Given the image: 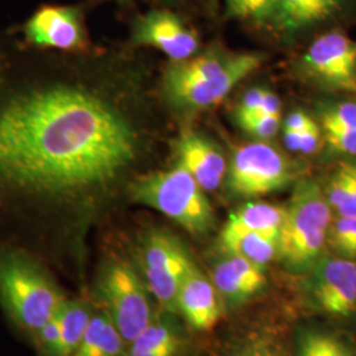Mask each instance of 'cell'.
Here are the masks:
<instances>
[{"label": "cell", "instance_id": "cell-34", "mask_svg": "<svg viewBox=\"0 0 356 356\" xmlns=\"http://www.w3.org/2000/svg\"><path fill=\"white\" fill-rule=\"evenodd\" d=\"M261 114L281 115L280 98L270 90L266 89L261 102Z\"/></svg>", "mask_w": 356, "mask_h": 356}, {"label": "cell", "instance_id": "cell-9", "mask_svg": "<svg viewBox=\"0 0 356 356\" xmlns=\"http://www.w3.org/2000/svg\"><path fill=\"white\" fill-rule=\"evenodd\" d=\"M26 45L42 51H88L90 38L83 13L76 6H44L22 26Z\"/></svg>", "mask_w": 356, "mask_h": 356}, {"label": "cell", "instance_id": "cell-12", "mask_svg": "<svg viewBox=\"0 0 356 356\" xmlns=\"http://www.w3.org/2000/svg\"><path fill=\"white\" fill-rule=\"evenodd\" d=\"M175 164L184 168L204 191H216L226 178L227 160L216 143L195 131H182L170 140Z\"/></svg>", "mask_w": 356, "mask_h": 356}, {"label": "cell", "instance_id": "cell-6", "mask_svg": "<svg viewBox=\"0 0 356 356\" xmlns=\"http://www.w3.org/2000/svg\"><path fill=\"white\" fill-rule=\"evenodd\" d=\"M298 176V165L267 141L239 147L227 166L229 191L244 198H254L285 189Z\"/></svg>", "mask_w": 356, "mask_h": 356}, {"label": "cell", "instance_id": "cell-25", "mask_svg": "<svg viewBox=\"0 0 356 356\" xmlns=\"http://www.w3.org/2000/svg\"><path fill=\"white\" fill-rule=\"evenodd\" d=\"M243 131L261 141L277 135L281 127V115L259 114L238 120Z\"/></svg>", "mask_w": 356, "mask_h": 356}, {"label": "cell", "instance_id": "cell-29", "mask_svg": "<svg viewBox=\"0 0 356 356\" xmlns=\"http://www.w3.org/2000/svg\"><path fill=\"white\" fill-rule=\"evenodd\" d=\"M229 356H285L276 344L267 339H250L231 351Z\"/></svg>", "mask_w": 356, "mask_h": 356}, {"label": "cell", "instance_id": "cell-20", "mask_svg": "<svg viewBox=\"0 0 356 356\" xmlns=\"http://www.w3.org/2000/svg\"><path fill=\"white\" fill-rule=\"evenodd\" d=\"M179 339L175 330L163 321H151L129 343L128 356H175Z\"/></svg>", "mask_w": 356, "mask_h": 356}, {"label": "cell", "instance_id": "cell-10", "mask_svg": "<svg viewBox=\"0 0 356 356\" xmlns=\"http://www.w3.org/2000/svg\"><path fill=\"white\" fill-rule=\"evenodd\" d=\"M301 69L323 88L356 92V41L339 31L319 36L302 56Z\"/></svg>", "mask_w": 356, "mask_h": 356}, {"label": "cell", "instance_id": "cell-18", "mask_svg": "<svg viewBox=\"0 0 356 356\" xmlns=\"http://www.w3.org/2000/svg\"><path fill=\"white\" fill-rule=\"evenodd\" d=\"M126 341L107 313L90 319L88 330L73 356H122Z\"/></svg>", "mask_w": 356, "mask_h": 356}, {"label": "cell", "instance_id": "cell-33", "mask_svg": "<svg viewBox=\"0 0 356 356\" xmlns=\"http://www.w3.org/2000/svg\"><path fill=\"white\" fill-rule=\"evenodd\" d=\"M314 123L316 122L306 113L296 111V113L288 115V118L284 120V129L302 132V131H305L306 128L310 127Z\"/></svg>", "mask_w": 356, "mask_h": 356}, {"label": "cell", "instance_id": "cell-1", "mask_svg": "<svg viewBox=\"0 0 356 356\" xmlns=\"http://www.w3.org/2000/svg\"><path fill=\"white\" fill-rule=\"evenodd\" d=\"M156 86L132 47L64 53L0 38V225L82 222L128 200L165 140Z\"/></svg>", "mask_w": 356, "mask_h": 356}, {"label": "cell", "instance_id": "cell-15", "mask_svg": "<svg viewBox=\"0 0 356 356\" xmlns=\"http://www.w3.org/2000/svg\"><path fill=\"white\" fill-rule=\"evenodd\" d=\"M177 310L197 330H210L220 318V304L213 281L198 268H191L177 296Z\"/></svg>", "mask_w": 356, "mask_h": 356}, {"label": "cell", "instance_id": "cell-16", "mask_svg": "<svg viewBox=\"0 0 356 356\" xmlns=\"http://www.w3.org/2000/svg\"><path fill=\"white\" fill-rule=\"evenodd\" d=\"M267 282L263 268L234 254H227L213 270L216 291L231 301H242L259 292Z\"/></svg>", "mask_w": 356, "mask_h": 356}, {"label": "cell", "instance_id": "cell-3", "mask_svg": "<svg viewBox=\"0 0 356 356\" xmlns=\"http://www.w3.org/2000/svg\"><path fill=\"white\" fill-rule=\"evenodd\" d=\"M64 304L63 294L33 254L20 247L0 245V306L19 330L33 339Z\"/></svg>", "mask_w": 356, "mask_h": 356}, {"label": "cell", "instance_id": "cell-23", "mask_svg": "<svg viewBox=\"0 0 356 356\" xmlns=\"http://www.w3.org/2000/svg\"><path fill=\"white\" fill-rule=\"evenodd\" d=\"M300 356H351V353L337 337L310 331L301 337Z\"/></svg>", "mask_w": 356, "mask_h": 356}, {"label": "cell", "instance_id": "cell-14", "mask_svg": "<svg viewBox=\"0 0 356 356\" xmlns=\"http://www.w3.org/2000/svg\"><path fill=\"white\" fill-rule=\"evenodd\" d=\"M354 0H279L270 28L282 38H296L313 26L329 22Z\"/></svg>", "mask_w": 356, "mask_h": 356}, {"label": "cell", "instance_id": "cell-19", "mask_svg": "<svg viewBox=\"0 0 356 356\" xmlns=\"http://www.w3.org/2000/svg\"><path fill=\"white\" fill-rule=\"evenodd\" d=\"M285 207L267 202H248L229 214L227 225L236 229L252 231L279 242Z\"/></svg>", "mask_w": 356, "mask_h": 356}, {"label": "cell", "instance_id": "cell-5", "mask_svg": "<svg viewBox=\"0 0 356 356\" xmlns=\"http://www.w3.org/2000/svg\"><path fill=\"white\" fill-rule=\"evenodd\" d=\"M331 207L317 181H300L285 207L277 259L294 270L312 267L327 242Z\"/></svg>", "mask_w": 356, "mask_h": 356}, {"label": "cell", "instance_id": "cell-13", "mask_svg": "<svg viewBox=\"0 0 356 356\" xmlns=\"http://www.w3.org/2000/svg\"><path fill=\"white\" fill-rule=\"evenodd\" d=\"M319 307L334 317L356 312V263L346 257L321 260L314 281Z\"/></svg>", "mask_w": 356, "mask_h": 356}, {"label": "cell", "instance_id": "cell-2", "mask_svg": "<svg viewBox=\"0 0 356 356\" xmlns=\"http://www.w3.org/2000/svg\"><path fill=\"white\" fill-rule=\"evenodd\" d=\"M264 63L259 51H229L219 47L169 61L157 78L164 110L186 120L222 102L243 79Z\"/></svg>", "mask_w": 356, "mask_h": 356}, {"label": "cell", "instance_id": "cell-7", "mask_svg": "<svg viewBox=\"0 0 356 356\" xmlns=\"http://www.w3.org/2000/svg\"><path fill=\"white\" fill-rule=\"evenodd\" d=\"M139 260L148 292L165 310L177 312L179 286L195 266L185 245L166 229H149L139 243Z\"/></svg>", "mask_w": 356, "mask_h": 356}, {"label": "cell", "instance_id": "cell-35", "mask_svg": "<svg viewBox=\"0 0 356 356\" xmlns=\"http://www.w3.org/2000/svg\"><path fill=\"white\" fill-rule=\"evenodd\" d=\"M115 1H127V0H115ZM156 1H164V3H168V1H175V0H156Z\"/></svg>", "mask_w": 356, "mask_h": 356}, {"label": "cell", "instance_id": "cell-21", "mask_svg": "<svg viewBox=\"0 0 356 356\" xmlns=\"http://www.w3.org/2000/svg\"><path fill=\"white\" fill-rule=\"evenodd\" d=\"M61 339L56 356H73L88 330L92 314L82 302L65 301L61 309Z\"/></svg>", "mask_w": 356, "mask_h": 356}, {"label": "cell", "instance_id": "cell-28", "mask_svg": "<svg viewBox=\"0 0 356 356\" xmlns=\"http://www.w3.org/2000/svg\"><path fill=\"white\" fill-rule=\"evenodd\" d=\"M325 140L337 152L356 156V129L354 128L322 127Z\"/></svg>", "mask_w": 356, "mask_h": 356}, {"label": "cell", "instance_id": "cell-32", "mask_svg": "<svg viewBox=\"0 0 356 356\" xmlns=\"http://www.w3.org/2000/svg\"><path fill=\"white\" fill-rule=\"evenodd\" d=\"M339 216H356V163L351 164L350 186L343 204L337 210Z\"/></svg>", "mask_w": 356, "mask_h": 356}, {"label": "cell", "instance_id": "cell-11", "mask_svg": "<svg viewBox=\"0 0 356 356\" xmlns=\"http://www.w3.org/2000/svg\"><path fill=\"white\" fill-rule=\"evenodd\" d=\"M129 44L132 48H154L170 61L185 60L200 51V38L194 29L166 8H154L136 16L131 23Z\"/></svg>", "mask_w": 356, "mask_h": 356}, {"label": "cell", "instance_id": "cell-30", "mask_svg": "<svg viewBox=\"0 0 356 356\" xmlns=\"http://www.w3.org/2000/svg\"><path fill=\"white\" fill-rule=\"evenodd\" d=\"M266 89L254 88L250 89L244 95L236 108V120H242L250 116L261 114V102L264 98Z\"/></svg>", "mask_w": 356, "mask_h": 356}, {"label": "cell", "instance_id": "cell-24", "mask_svg": "<svg viewBox=\"0 0 356 356\" xmlns=\"http://www.w3.org/2000/svg\"><path fill=\"white\" fill-rule=\"evenodd\" d=\"M327 241L342 257L356 259V216H339L329 229Z\"/></svg>", "mask_w": 356, "mask_h": 356}, {"label": "cell", "instance_id": "cell-26", "mask_svg": "<svg viewBox=\"0 0 356 356\" xmlns=\"http://www.w3.org/2000/svg\"><path fill=\"white\" fill-rule=\"evenodd\" d=\"M351 164L353 163H342L331 175L327 188L325 191V195L330 204L331 210L337 211L343 204L350 186Z\"/></svg>", "mask_w": 356, "mask_h": 356}, {"label": "cell", "instance_id": "cell-8", "mask_svg": "<svg viewBox=\"0 0 356 356\" xmlns=\"http://www.w3.org/2000/svg\"><path fill=\"white\" fill-rule=\"evenodd\" d=\"M147 292L140 276L126 261L116 260L103 270L99 294L126 343H131L153 319Z\"/></svg>", "mask_w": 356, "mask_h": 356}, {"label": "cell", "instance_id": "cell-4", "mask_svg": "<svg viewBox=\"0 0 356 356\" xmlns=\"http://www.w3.org/2000/svg\"><path fill=\"white\" fill-rule=\"evenodd\" d=\"M128 201L157 210L193 236H204L216 225L214 210L204 189L181 166L141 175L131 184Z\"/></svg>", "mask_w": 356, "mask_h": 356}, {"label": "cell", "instance_id": "cell-27", "mask_svg": "<svg viewBox=\"0 0 356 356\" xmlns=\"http://www.w3.org/2000/svg\"><path fill=\"white\" fill-rule=\"evenodd\" d=\"M322 127L354 128L356 129V103L331 104L321 111Z\"/></svg>", "mask_w": 356, "mask_h": 356}, {"label": "cell", "instance_id": "cell-22", "mask_svg": "<svg viewBox=\"0 0 356 356\" xmlns=\"http://www.w3.org/2000/svg\"><path fill=\"white\" fill-rule=\"evenodd\" d=\"M225 15L254 26H270L279 7V0H222Z\"/></svg>", "mask_w": 356, "mask_h": 356}, {"label": "cell", "instance_id": "cell-17", "mask_svg": "<svg viewBox=\"0 0 356 356\" xmlns=\"http://www.w3.org/2000/svg\"><path fill=\"white\" fill-rule=\"evenodd\" d=\"M220 245L227 254L243 257L263 268L277 259V241L266 235L225 225L220 232Z\"/></svg>", "mask_w": 356, "mask_h": 356}, {"label": "cell", "instance_id": "cell-31", "mask_svg": "<svg viewBox=\"0 0 356 356\" xmlns=\"http://www.w3.org/2000/svg\"><path fill=\"white\" fill-rule=\"evenodd\" d=\"M321 132L322 129L317 123L312 124L310 127L306 128L305 131L300 135V144H298V152L310 154L314 153L321 145Z\"/></svg>", "mask_w": 356, "mask_h": 356}]
</instances>
